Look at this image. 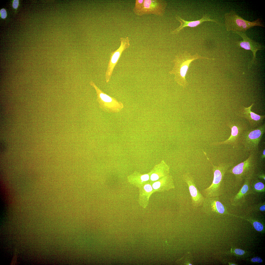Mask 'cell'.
<instances>
[{"label": "cell", "instance_id": "1", "mask_svg": "<svg viewBox=\"0 0 265 265\" xmlns=\"http://www.w3.org/2000/svg\"><path fill=\"white\" fill-rule=\"evenodd\" d=\"M199 59H215L201 56L197 53L192 55L190 53L185 51L183 53L175 56V58L172 61L174 66L172 70L170 71L169 73L174 74L175 81L179 85L185 88L188 84L186 79V76L189 65L193 61Z\"/></svg>", "mask_w": 265, "mask_h": 265}, {"label": "cell", "instance_id": "19", "mask_svg": "<svg viewBox=\"0 0 265 265\" xmlns=\"http://www.w3.org/2000/svg\"><path fill=\"white\" fill-rule=\"evenodd\" d=\"M144 0H136L133 11L135 13L139 10L142 8L144 2Z\"/></svg>", "mask_w": 265, "mask_h": 265}, {"label": "cell", "instance_id": "10", "mask_svg": "<svg viewBox=\"0 0 265 265\" xmlns=\"http://www.w3.org/2000/svg\"><path fill=\"white\" fill-rule=\"evenodd\" d=\"M183 178L188 186L193 207L197 208L202 205L205 197L198 190L193 177L189 173H186L184 174Z\"/></svg>", "mask_w": 265, "mask_h": 265}, {"label": "cell", "instance_id": "20", "mask_svg": "<svg viewBox=\"0 0 265 265\" xmlns=\"http://www.w3.org/2000/svg\"><path fill=\"white\" fill-rule=\"evenodd\" d=\"M253 225L254 228L257 231H261L263 229V225L259 222L254 221L253 223Z\"/></svg>", "mask_w": 265, "mask_h": 265}, {"label": "cell", "instance_id": "7", "mask_svg": "<svg viewBox=\"0 0 265 265\" xmlns=\"http://www.w3.org/2000/svg\"><path fill=\"white\" fill-rule=\"evenodd\" d=\"M167 1L164 0H144L141 9L135 14L138 16L152 14L162 16L165 13Z\"/></svg>", "mask_w": 265, "mask_h": 265}, {"label": "cell", "instance_id": "23", "mask_svg": "<svg viewBox=\"0 0 265 265\" xmlns=\"http://www.w3.org/2000/svg\"><path fill=\"white\" fill-rule=\"evenodd\" d=\"M257 206L259 208V210L261 211H265V202L260 203L257 205Z\"/></svg>", "mask_w": 265, "mask_h": 265}, {"label": "cell", "instance_id": "6", "mask_svg": "<svg viewBox=\"0 0 265 265\" xmlns=\"http://www.w3.org/2000/svg\"><path fill=\"white\" fill-rule=\"evenodd\" d=\"M90 85L95 89L96 92L97 101L100 108L104 111L108 113H117L123 107L122 103L115 98L111 97L103 92L93 81Z\"/></svg>", "mask_w": 265, "mask_h": 265}, {"label": "cell", "instance_id": "9", "mask_svg": "<svg viewBox=\"0 0 265 265\" xmlns=\"http://www.w3.org/2000/svg\"><path fill=\"white\" fill-rule=\"evenodd\" d=\"M241 37L243 40L238 42V44L242 48L247 50H251L252 53V59L249 63L248 68H250L252 65L256 62V53L259 50H264V46L261 43L253 40L248 37L245 32H233Z\"/></svg>", "mask_w": 265, "mask_h": 265}, {"label": "cell", "instance_id": "27", "mask_svg": "<svg viewBox=\"0 0 265 265\" xmlns=\"http://www.w3.org/2000/svg\"><path fill=\"white\" fill-rule=\"evenodd\" d=\"M19 1L18 0H14L13 3V7L14 9L17 8L18 6Z\"/></svg>", "mask_w": 265, "mask_h": 265}, {"label": "cell", "instance_id": "14", "mask_svg": "<svg viewBox=\"0 0 265 265\" xmlns=\"http://www.w3.org/2000/svg\"><path fill=\"white\" fill-rule=\"evenodd\" d=\"M151 185L153 192L168 191L175 188L172 177L168 175L153 182Z\"/></svg>", "mask_w": 265, "mask_h": 265}, {"label": "cell", "instance_id": "17", "mask_svg": "<svg viewBox=\"0 0 265 265\" xmlns=\"http://www.w3.org/2000/svg\"><path fill=\"white\" fill-rule=\"evenodd\" d=\"M139 188V203L141 206L145 208L147 206L149 197L153 192L152 185L147 183Z\"/></svg>", "mask_w": 265, "mask_h": 265}, {"label": "cell", "instance_id": "8", "mask_svg": "<svg viewBox=\"0 0 265 265\" xmlns=\"http://www.w3.org/2000/svg\"><path fill=\"white\" fill-rule=\"evenodd\" d=\"M120 46L115 51L111 52L110 55L109 60L105 74L106 81V83H108L110 81L114 68L122 52L130 46L128 37L120 38Z\"/></svg>", "mask_w": 265, "mask_h": 265}, {"label": "cell", "instance_id": "25", "mask_svg": "<svg viewBox=\"0 0 265 265\" xmlns=\"http://www.w3.org/2000/svg\"><path fill=\"white\" fill-rule=\"evenodd\" d=\"M235 253L238 255H243L245 253L244 251L239 249H236L234 250Z\"/></svg>", "mask_w": 265, "mask_h": 265}, {"label": "cell", "instance_id": "12", "mask_svg": "<svg viewBox=\"0 0 265 265\" xmlns=\"http://www.w3.org/2000/svg\"><path fill=\"white\" fill-rule=\"evenodd\" d=\"M175 18L176 19L180 22L181 24L180 26L178 28L171 32V34L173 35L176 34L178 33L185 27H195L205 21L212 22L218 24V22L216 20L210 19V16L207 14L203 15L202 18L199 20L192 21H187L185 20L182 19L179 16L177 15H176Z\"/></svg>", "mask_w": 265, "mask_h": 265}, {"label": "cell", "instance_id": "5", "mask_svg": "<svg viewBox=\"0 0 265 265\" xmlns=\"http://www.w3.org/2000/svg\"><path fill=\"white\" fill-rule=\"evenodd\" d=\"M257 152H250L249 157L245 161L228 170L235 175L237 181H241L250 174L254 173L258 162Z\"/></svg>", "mask_w": 265, "mask_h": 265}, {"label": "cell", "instance_id": "2", "mask_svg": "<svg viewBox=\"0 0 265 265\" xmlns=\"http://www.w3.org/2000/svg\"><path fill=\"white\" fill-rule=\"evenodd\" d=\"M225 25L227 31L245 32L251 27L259 26L265 27L264 25L260 18L252 22L244 19L239 16L234 10H231L224 15Z\"/></svg>", "mask_w": 265, "mask_h": 265}, {"label": "cell", "instance_id": "26", "mask_svg": "<svg viewBox=\"0 0 265 265\" xmlns=\"http://www.w3.org/2000/svg\"><path fill=\"white\" fill-rule=\"evenodd\" d=\"M253 262H257L258 263H261L263 261L260 258L256 257L252 258L251 260Z\"/></svg>", "mask_w": 265, "mask_h": 265}, {"label": "cell", "instance_id": "24", "mask_svg": "<svg viewBox=\"0 0 265 265\" xmlns=\"http://www.w3.org/2000/svg\"><path fill=\"white\" fill-rule=\"evenodd\" d=\"M0 13L1 17L3 18H5L7 16V13L5 10L2 9L0 11Z\"/></svg>", "mask_w": 265, "mask_h": 265}, {"label": "cell", "instance_id": "11", "mask_svg": "<svg viewBox=\"0 0 265 265\" xmlns=\"http://www.w3.org/2000/svg\"><path fill=\"white\" fill-rule=\"evenodd\" d=\"M228 126L231 130V135L228 139L221 142L213 143V145L228 144L233 146H236L241 142L242 136L244 132L242 128L238 124L228 123Z\"/></svg>", "mask_w": 265, "mask_h": 265}, {"label": "cell", "instance_id": "16", "mask_svg": "<svg viewBox=\"0 0 265 265\" xmlns=\"http://www.w3.org/2000/svg\"><path fill=\"white\" fill-rule=\"evenodd\" d=\"M254 174H250L245 178L242 186L233 199L232 201L233 204L237 205L240 203L248 194L250 189V182Z\"/></svg>", "mask_w": 265, "mask_h": 265}, {"label": "cell", "instance_id": "22", "mask_svg": "<svg viewBox=\"0 0 265 265\" xmlns=\"http://www.w3.org/2000/svg\"><path fill=\"white\" fill-rule=\"evenodd\" d=\"M6 144L3 141L0 142V148L1 153L5 152L7 149Z\"/></svg>", "mask_w": 265, "mask_h": 265}, {"label": "cell", "instance_id": "21", "mask_svg": "<svg viewBox=\"0 0 265 265\" xmlns=\"http://www.w3.org/2000/svg\"><path fill=\"white\" fill-rule=\"evenodd\" d=\"M265 158V149H264L260 153V155L259 158H258V161L260 162H262L264 161Z\"/></svg>", "mask_w": 265, "mask_h": 265}, {"label": "cell", "instance_id": "15", "mask_svg": "<svg viewBox=\"0 0 265 265\" xmlns=\"http://www.w3.org/2000/svg\"><path fill=\"white\" fill-rule=\"evenodd\" d=\"M204 209L210 210L220 214L225 212L224 205L219 200L218 197H205L202 204Z\"/></svg>", "mask_w": 265, "mask_h": 265}, {"label": "cell", "instance_id": "4", "mask_svg": "<svg viewBox=\"0 0 265 265\" xmlns=\"http://www.w3.org/2000/svg\"><path fill=\"white\" fill-rule=\"evenodd\" d=\"M265 124H264L254 129L244 132L241 138V143L245 150L250 152H257L259 145L265 133Z\"/></svg>", "mask_w": 265, "mask_h": 265}, {"label": "cell", "instance_id": "28", "mask_svg": "<svg viewBox=\"0 0 265 265\" xmlns=\"http://www.w3.org/2000/svg\"><path fill=\"white\" fill-rule=\"evenodd\" d=\"M257 176L260 179H263L265 181V175L263 173H259L257 175Z\"/></svg>", "mask_w": 265, "mask_h": 265}, {"label": "cell", "instance_id": "18", "mask_svg": "<svg viewBox=\"0 0 265 265\" xmlns=\"http://www.w3.org/2000/svg\"><path fill=\"white\" fill-rule=\"evenodd\" d=\"M253 187L254 190L256 192L262 193L265 191V185L261 182H255L253 184Z\"/></svg>", "mask_w": 265, "mask_h": 265}, {"label": "cell", "instance_id": "3", "mask_svg": "<svg viewBox=\"0 0 265 265\" xmlns=\"http://www.w3.org/2000/svg\"><path fill=\"white\" fill-rule=\"evenodd\" d=\"M204 153L212 166L213 178L210 186L202 191L203 194L205 197H219L222 193L221 185L224 177L233 163H221L218 166H214L209 160L205 152Z\"/></svg>", "mask_w": 265, "mask_h": 265}, {"label": "cell", "instance_id": "13", "mask_svg": "<svg viewBox=\"0 0 265 265\" xmlns=\"http://www.w3.org/2000/svg\"><path fill=\"white\" fill-rule=\"evenodd\" d=\"M254 104L252 103L249 107H244L243 113L244 118L248 121L251 127L255 128L261 125L265 116L258 115L251 111V108Z\"/></svg>", "mask_w": 265, "mask_h": 265}]
</instances>
